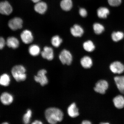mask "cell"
I'll return each instance as SVG.
<instances>
[{
    "mask_svg": "<svg viewBox=\"0 0 124 124\" xmlns=\"http://www.w3.org/2000/svg\"><path fill=\"white\" fill-rule=\"evenodd\" d=\"M101 124H108V123H101Z\"/></svg>",
    "mask_w": 124,
    "mask_h": 124,
    "instance_id": "e575fe53",
    "label": "cell"
},
{
    "mask_svg": "<svg viewBox=\"0 0 124 124\" xmlns=\"http://www.w3.org/2000/svg\"><path fill=\"white\" fill-rule=\"evenodd\" d=\"M23 23V20L21 18L16 17L10 20L8 24L9 28L11 30L16 31L22 28Z\"/></svg>",
    "mask_w": 124,
    "mask_h": 124,
    "instance_id": "5b68a950",
    "label": "cell"
},
{
    "mask_svg": "<svg viewBox=\"0 0 124 124\" xmlns=\"http://www.w3.org/2000/svg\"><path fill=\"white\" fill-rule=\"evenodd\" d=\"M32 115L31 110L30 109H28L26 114L23 116V120L24 124H27L29 123Z\"/></svg>",
    "mask_w": 124,
    "mask_h": 124,
    "instance_id": "4316f807",
    "label": "cell"
},
{
    "mask_svg": "<svg viewBox=\"0 0 124 124\" xmlns=\"http://www.w3.org/2000/svg\"><path fill=\"white\" fill-rule=\"evenodd\" d=\"M47 71L45 69H42L38 71V74L34 77L35 81L40 84L42 86H44L48 83V79L46 75Z\"/></svg>",
    "mask_w": 124,
    "mask_h": 124,
    "instance_id": "3957f363",
    "label": "cell"
},
{
    "mask_svg": "<svg viewBox=\"0 0 124 124\" xmlns=\"http://www.w3.org/2000/svg\"><path fill=\"white\" fill-rule=\"evenodd\" d=\"M122 0H108V4L113 7H117L121 4Z\"/></svg>",
    "mask_w": 124,
    "mask_h": 124,
    "instance_id": "83f0119b",
    "label": "cell"
},
{
    "mask_svg": "<svg viewBox=\"0 0 124 124\" xmlns=\"http://www.w3.org/2000/svg\"><path fill=\"white\" fill-rule=\"evenodd\" d=\"M114 80L116 86L119 91L124 94V76H117L114 78Z\"/></svg>",
    "mask_w": 124,
    "mask_h": 124,
    "instance_id": "5bb4252c",
    "label": "cell"
},
{
    "mask_svg": "<svg viewBox=\"0 0 124 124\" xmlns=\"http://www.w3.org/2000/svg\"><path fill=\"white\" fill-rule=\"evenodd\" d=\"M13 11L12 6L7 1L0 2V13L1 14L9 15Z\"/></svg>",
    "mask_w": 124,
    "mask_h": 124,
    "instance_id": "52a82bcc",
    "label": "cell"
},
{
    "mask_svg": "<svg viewBox=\"0 0 124 124\" xmlns=\"http://www.w3.org/2000/svg\"><path fill=\"white\" fill-rule=\"evenodd\" d=\"M59 58L63 64L68 65L71 64L72 60V54L69 51L66 49L62 51L59 55Z\"/></svg>",
    "mask_w": 124,
    "mask_h": 124,
    "instance_id": "277c9868",
    "label": "cell"
},
{
    "mask_svg": "<svg viewBox=\"0 0 124 124\" xmlns=\"http://www.w3.org/2000/svg\"><path fill=\"white\" fill-rule=\"evenodd\" d=\"M6 44V41L2 37H0V50L4 48Z\"/></svg>",
    "mask_w": 124,
    "mask_h": 124,
    "instance_id": "f546056e",
    "label": "cell"
},
{
    "mask_svg": "<svg viewBox=\"0 0 124 124\" xmlns=\"http://www.w3.org/2000/svg\"><path fill=\"white\" fill-rule=\"evenodd\" d=\"M41 55L43 58L50 61L52 60L54 58L53 49L50 47L45 46L41 52Z\"/></svg>",
    "mask_w": 124,
    "mask_h": 124,
    "instance_id": "30bf717a",
    "label": "cell"
},
{
    "mask_svg": "<svg viewBox=\"0 0 124 124\" xmlns=\"http://www.w3.org/2000/svg\"><path fill=\"white\" fill-rule=\"evenodd\" d=\"M21 38L23 43L27 44L31 43L34 39L32 32L28 30H25L22 32Z\"/></svg>",
    "mask_w": 124,
    "mask_h": 124,
    "instance_id": "ba28073f",
    "label": "cell"
},
{
    "mask_svg": "<svg viewBox=\"0 0 124 124\" xmlns=\"http://www.w3.org/2000/svg\"><path fill=\"white\" fill-rule=\"evenodd\" d=\"M34 9L37 13L40 14H44L47 10V5L46 3L41 1L36 3Z\"/></svg>",
    "mask_w": 124,
    "mask_h": 124,
    "instance_id": "7c38bea8",
    "label": "cell"
},
{
    "mask_svg": "<svg viewBox=\"0 0 124 124\" xmlns=\"http://www.w3.org/2000/svg\"><path fill=\"white\" fill-rule=\"evenodd\" d=\"M45 116L48 123L51 124H55L62 120L63 114L61 110L59 108H51L46 110Z\"/></svg>",
    "mask_w": 124,
    "mask_h": 124,
    "instance_id": "6da1fadb",
    "label": "cell"
},
{
    "mask_svg": "<svg viewBox=\"0 0 124 124\" xmlns=\"http://www.w3.org/2000/svg\"><path fill=\"white\" fill-rule=\"evenodd\" d=\"M115 106L119 109L123 108L124 107V98L122 95H119L114 97L113 100Z\"/></svg>",
    "mask_w": 124,
    "mask_h": 124,
    "instance_id": "e0dca14e",
    "label": "cell"
},
{
    "mask_svg": "<svg viewBox=\"0 0 124 124\" xmlns=\"http://www.w3.org/2000/svg\"><path fill=\"white\" fill-rule=\"evenodd\" d=\"M62 42V40L58 35H55L52 37L51 39V43L53 46L55 47L60 46Z\"/></svg>",
    "mask_w": 124,
    "mask_h": 124,
    "instance_id": "484cf974",
    "label": "cell"
},
{
    "mask_svg": "<svg viewBox=\"0 0 124 124\" xmlns=\"http://www.w3.org/2000/svg\"><path fill=\"white\" fill-rule=\"evenodd\" d=\"M13 96L8 92H4L1 94L0 97V100L3 104L9 105L12 103L13 101Z\"/></svg>",
    "mask_w": 124,
    "mask_h": 124,
    "instance_id": "8fae6325",
    "label": "cell"
},
{
    "mask_svg": "<svg viewBox=\"0 0 124 124\" xmlns=\"http://www.w3.org/2000/svg\"><path fill=\"white\" fill-rule=\"evenodd\" d=\"M110 69L113 73L120 74L124 72V66L120 62H115L110 65Z\"/></svg>",
    "mask_w": 124,
    "mask_h": 124,
    "instance_id": "9c48e42d",
    "label": "cell"
},
{
    "mask_svg": "<svg viewBox=\"0 0 124 124\" xmlns=\"http://www.w3.org/2000/svg\"><path fill=\"white\" fill-rule=\"evenodd\" d=\"M2 124H8V123H7V122H5H5H4V123H3Z\"/></svg>",
    "mask_w": 124,
    "mask_h": 124,
    "instance_id": "836d02e7",
    "label": "cell"
},
{
    "mask_svg": "<svg viewBox=\"0 0 124 124\" xmlns=\"http://www.w3.org/2000/svg\"><path fill=\"white\" fill-rule=\"evenodd\" d=\"M79 13L81 16L83 17H86L87 15V12L85 9L81 8L79 10Z\"/></svg>",
    "mask_w": 124,
    "mask_h": 124,
    "instance_id": "f1b7e54d",
    "label": "cell"
},
{
    "mask_svg": "<svg viewBox=\"0 0 124 124\" xmlns=\"http://www.w3.org/2000/svg\"><path fill=\"white\" fill-rule=\"evenodd\" d=\"M32 2L34 3H38L39 1H41V0H31Z\"/></svg>",
    "mask_w": 124,
    "mask_h": 124,
    "instance_id": "d6a6232c",
    "label": "cell"
},
{
    "mask_svg": "<svg viewBox=\"0 0 124 124\" xmlns=\"http://www.w3.org/2000/svg\"><path fill=\"white\" fill-rule=\"evenodd\" d=\"M60 7L63 10L69 11L72 7L73 3L72 0H62L60 2Z\"/></svg>",
    "mask_w": 124,
    "mask_h": 124,
    "instance_id": "d6986e66",
    "label": "cell"
},
{
    "mask_svg": "<svg viewBox=\"0 0 124 124\" xmlns=\"http://www.w3.org/2000/svg\"><path fill=\"white\" fill-rule=\"evenodd\" d=\"M28 51L30 55L33 56H36L39 55L40 52V48L38 45H32L29 48Z\"/></svg>",
    "mask_w": 124,
    "mask_h": 124,
    "instance_id": "ffe728a7",
    "label": "cell"
},
{
    "mask_svg": "<svg viewBox=\"0 0 124 124\" xmlns=\"http://www.w3.org/2000/svg\"><path fill=\"white\" fill-rule=\"evenodd\" d=\"M82 124H90L91 123V122L89 121L88 120H84L82 122Z\"/></svg>",
    "mask_w": 124,
    "mask_h": 124,
    "instance_id": "1f68e13d",
    "label": "cell"
},
{
    "mask_svg": "<svg viewBox=\"0 0 124 124\" xmlns=\"http://www.w3.org/2000/svg\"><path fill=\"white\" fill-rule=\"evenodd\" d=\"M67 111L69 116L72 117H76L79 115L78 108L75 103H72L70 105L68 108Z\"/></svg>",
    "mask_w": 124,
    "mask_h": 124,
    "instance_id": "9a60e30c",
    "label": "cell"
},
{
    "mask_svg": "<svg viewBox=\"0 0 124 124\" xmlns=\"http://www.w3.org/2000/svg\"><path fill=\"white\" fill-rule=\"evenodd\" d=\"M83 47L85 50L89 52H93L95 48L94 43L90 40L86 41L84 43Z\"/></svg>",
    "mask_w": 124,
    "mask_h": 124,
    "instance_id": "603a6c76",
    "label": "cell"
},
{
    "mask_svg": "<svg viewBox=\"0 0 124 124\" xmlns=\"http://www.w3.org/2000/svg\"><path fill=\"white\" fill-rule=\"evenodd\" d=\"M93 29L95 33L98 35L102 33L104 30V27L100 23H96L93 25Z\"/></svg>",
    "mask_w": 124,
    "mask_h": 124,
    "instance_id": "d4e9b609",
    "label": "cell"
},
{
    "mask_svg": "<svg viewBox=\"0 0 124 124\" xmlns=\"http://www.w3.org/2000/svg\"><path fill=\"white\" fill-rule=\"evenodd\" d=\"M26 69L21 65H17L14 66L11 70L12 74L16 81L20 82L24 81L27 78Z\"/></svg>",
    "mask_w": 124,
    "mask_h": 124,
    "instance_id": "7a4b0ae2",
    "label": "cell"
},
{
    "mask_svg": "<svg viewBox=\"0 0 124 124\" xmlns=\"http://www.w3.org/2000/svg\"><path fill=\"white\" fill-rule=\"evenodd\" d=\"M108 82L104 80H99L96 83L94 88V91L101 94H104L108 88Z\"/></svg>",
    "mask_w": 124,
    "mask_h": 124,
    "instance_id": "8992f818",
    "label": "cell"
},
{
    "mask_svg": "<svg viewBox=\"0 0 124 124\" xmlns=\"http://www.w3.org/2000/svg\"><path fill=\"white\" fill-rule=\"evenodd\" d=\"M70 32L75 37H81L84 31L82 28L78 24H75L71 28Z\"/></svg>",
    "mask_w": 124,
    "mask_h": 124,
    "instance_id": "2e32d148",
    "label": "cell"
},
{
    "mask_svg": "<svg viewBox=\"0 0 124 124\" xmlns=\"http://www.w3.org/2000/svg\"><path fill=\"white\" fill-rule=\"evenodd\" d=\"M97 13L99 17L101 18H105L109 14V11L107 8L101 7L98 9Z\"/></svg>",
    "mask_w": 124,
    "mask_h": 124,
    "instance_id": "44dd1931",
    "label": "cell"
},
{
    "mask_svg": "<svg viewBox=\"0 0 124 124\" xmlns=\"http://www.w3.org/2000/svg\"><path fill=\"white\" fill-rule=\"evenodd\" d=\"M80 63L82 66L86 69L90 68L93 65L92 59L88 56H85L82 58L80 61Z\"/></svg>",
    "mask_w": 124,
    "mask_h": 124,
    "instance_id": "ac0fdd59",
    "label": "cell"
},
{
    "mask_svg": "<svg viewBox=\"0 0 124 124\" xmlns=\"http://www.w3.org/2000/svg\"><path fill=\"white\" fill-rule=\"evenodd\" d=\"M10 78L9 76L7 74H2L0 77V85L1 86H7L10 84Z\"/></svg>",
    "mask_w": 124,
    "mask_h": 124,
    "instance_id": "7402d4cb",
    "label": "cell"
},
{
    "mask_svg": "<svg viewBox=\"0 0 124 124\" xmlns=\"http://www.w3.org/2000/svg\"><path fill=\"white\" fill-rule=\"evenodd\" d=\"M124 36L123 32L120 31L114 32L111 35V38L114 41L118 42L122 40Z\"/></svg>",
    "mask_w": 124,
    "mask_h": 124,
    "instance_id": "cb8c5ba5",
    "label": "cell"
},
{
    "mask_svg": "<svg viewBox=\"0 0 124 124\" xmlns=\"http://www.w3.org/2000/svg\"><path fill=\"white\" fill-rule=\"evenodd\" d=\"M6 44L8 47L16 49L19 46V41L17 39L14 37H8L6 41Z\"/></svg>",
    "mask_w": 124,
    "mask_h": 124,
    "instance_id": "4fadbf2b",
    "label": "cell"
},
{
    "mask_svg": "<svg viewBox=\"0 0 124 124\" xmlns=\"http://www.w3.org/2000/svg\"><path fill=\"white\" fill-rule=\"evenodd\" d=\"M32 124H42L43 123L41 121L36 120Z\"/></svg>",
    "mask_w": 124,
    "mask_h": 124,
    "instance_id": "4dcf8cb0",
    "label": "cell"
}]
</instances>
